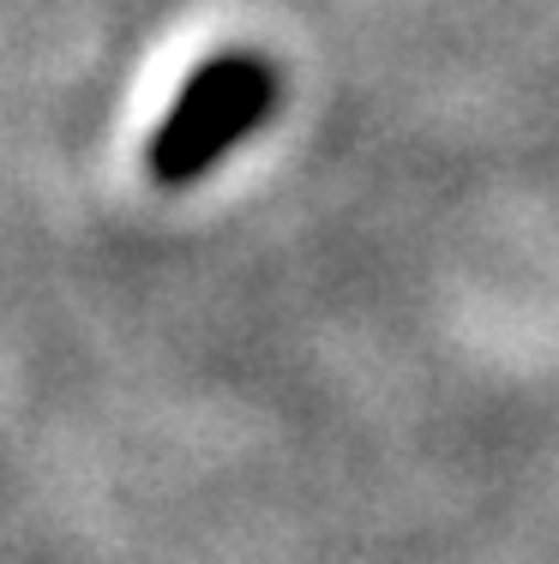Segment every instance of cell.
Masks as SVG:
<instances>
[{
	"label": "cell",
	"mask_w": 559,
	"mask_h": 564,
	"mask_svg": "<svg viewBox=\"0 0 559 564\" xmlns=\"http://www.w3.org/2000/svg\"><path fill=\"white\" fill-rule=\"evenodd\" d=\"M277 90L283 85H277V66L265 55L235 48V55L205 61L181 85L175 109L157 120L151 144H144V174L157 186H186L198 174H211L235 144L271 120Z\"/></svg>",
	"instance_id": "obj_1"
}]
</instances>
